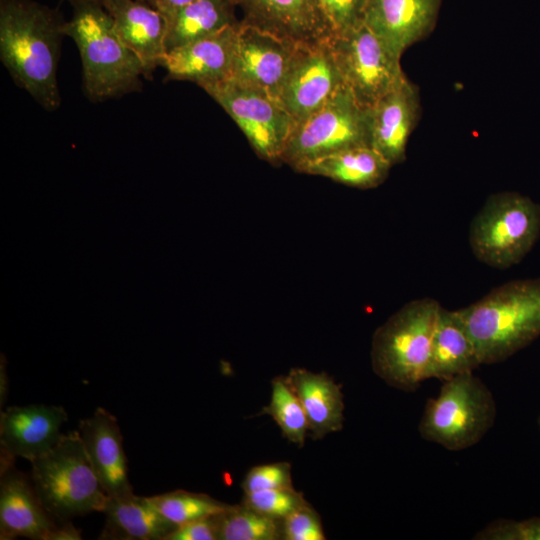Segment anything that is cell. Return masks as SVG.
Here are the masks:
<instances>
[{
    "label": "cell",
    "mask_w": 540,
    "mask_h": 540,
    "mask_svg": "<svg viewBox=\"0 0 540 540\" xmlns=\"http://www.w3.org/2000/svg\"><path fill=\"white\" fill-rule=\"evenodd\" d=\"M66 20L34 0H0V60L15 84L43 109L57 110V80Z\"/></svg>",
    "instance_id": "6da1fadb"
},
{
    "label": "cell",
    "mask_w": 540,
    "mask_h": 540,
    "mask_svg": "<svg viewBox=\"0 0 540 540\" xmlns=\"http://www.w3.org/2000/svg\"><path fill=\"white\" fill-rule=\"evenodd\" d=\"M72 6L64 32L78 48L85 95L101 102L140 91L144 68L117 35L106 9L93 1Z\"/></svg>",
    "instance_id": "7a4b0ae2"
},
{
    "label": "cell",
    "mask_w": 540,
    "mask_h": 540,
    "mask_svg": "<svg viewBox=\"0 0 540 540\" xmlns=\"http://www.w3.org/2000/svg\"><path fill=\"white\" fill-rule=\"evenodd\" d=\"M457 311L481 365L504 361L540 336V278L509 281Z\"/></svg>",
    "instance_id": "3957f363"
},
{
    "label": "cell",
    "mask_w": 540,
    "mask_h": 540,
    "mask_svg": "<svg viewBox=\"0 0 540 540\" xmlns=\"http://www.w3.org/2000/svg\"><path fill=\"white\" fill-rule=\"evenodd\" d=\"M441 307L429 297L412 300L375 331L372 368L388 385L413 391L427 379L431 342Z\"/></svg>",
    "instance_id": "277c9868"
},
{
    "label": "cell",
    "mask_w": 540,
    "mask_h": 540,
    "mask_svg": "<svg viewBox=\"0 0 540 540\" xmlns=\"http://www.w3.org/2000/svg\"><path fill=\"white\" fill-rule=\"evenodd\" d=\"M31 482L54 521L103 512L108 495L100 483L78 431L63 435L46 454L33 461Z\"/></svg>",
    "instance_id": "5b68a950"
},
{
    "label": "cell",
    "mask_w": 540,
    "mask_h": 540,
    "mask_svg": "<svg viewBox=\"0 0 540 540\" xmlns=\"http://www.w3.org/2000/svg\"><path fill=\"white\" fill-rule=\"evenodd\" d=\"M439 394L428 400L419 423L421 437L458 451L478 443L493 426L496 403L485 383L464 372L443 381Z\"/></svg>",
    "instance_id": "8992f818"
},
{
    "label": "cell",
    "mask_w": 540,
    "mask_h": 540,
    "mask_svg": "<svg viewBox=\"0 0 540 540\" xmlns=\"http://www.w3.org/2000/svg\"><path fill=\"white\" fill-rule=\"evenodd\" d=\"M540 237V205L518 192L488 197L470 225L473 255L498 269L518 264Z\"/></svg>",
    "instance_id": "52a82bcc"
},
{
    "label": "cell",
    "mask_w": 540,
    "mask_h": 540,
    "mask_svg": "<svg viewBox=\"0 0 540 540\" xmlns=\"http://www.w3.org/2000/svg\"><path fill=\"white\" fill-rule=\"evenodd\" d=\"M359 146H370L368 109L342 86L319 110L294 125L281 161L296 171L313 160Z\"/></svg>",
    "instance_id": "ba28073f"
},
{
    "label": "cell",
    "mask_w": 540,
    "mask_h": 540,
    "mask_svg": "<svg viewBox=\"0 0 540 540\" xmlns=\"http://www.w3.org/2000/svg\"><path fill=\"white\" fill-rule=\"evenodd\" d=\"M343 84L356 101L370 108L405 78L400 59L365 24L331 39Z\"/></svg>",
    "instance_id": "9c48e42d"
},
{
    "label": "cell",
    "mask_w": 540,
    "mask_h": 540,
    "mask_svg": "<svg viewBox=\"0 0 540 540\" xmlns=\"http://www.w3.org/2000/svg\"><path fill=\"white\" fill-rule=\"evenodd\" d=\"M205 92L234 120L259 158L274 165L282 163L295 122L277 98L232 79Z\"/></svg>",
    "instance_id": "30bf717a"
},
{
    "label": "cell",
    "mask_w": 540,
    "mask_h": 540,
    "mask_svg": "<svg viewBox=\"0 0 540 540\" xmlns=\"http://www.w3.org/2000/svg\"><path fill=\"white\" fill-rule=\"evenodd\" d=\"M330 42L296 45L278 96L295 124L319 110L344 86Z\"/></svg>",
    "instance_id": "8fae6325"
},
{
    "label": "cell",
    "mask_w": 540,
    "mask_h": 540,
    "mask_svg": "<svg viewBox=\"0 0 540 540\" xmlns=\"http://www.w3.org/2000/svg\"><path fill=\"white\" fill-rule=\"evenodd\" d=\"M297 44L240 20L231 79L278 99Z\"/></svg>",
    "instance_id": "7c38bea8"
},
{
    "label": "cell",
    "mask_w": 540,
    "mask_h": 540,
    "mask_svg": "<svg viewBox=\"0 0 540 540\" xmlns=\"http://www.w3.org/2000/svg\"><path fill=\"white\" fill-rule=\"evenodd\" d=\"M242 23L298 44L330 41L332 27L320 0H232Z\"/></svg>",
    "instance_id": "4fadbf2b"
},
{
    "label": "cell",
    "mask_w": 540,
    "mask_h": 540,
    "mask_svg": "<svg viewBox=\"0 0 540 540\" xmlns=\"http://www.w3.org/2000/svg\"><path fill=\"white\" fill-rule=\"evenodd\" d=\"M68 415L60 406H12L1 412V467L21 457L29 460L49 452L62 438Z\"/></svg>",
    "instance_id": "5bb4252c"
},
{
    "label": "cell",
    "mask_w": 540,
    "mask_h": 540,
    "mask_svg": "<svg viewBox=\"0 0 540 540\" xmlns=\"http://www.w3.org/2000/svg\"><path fill=\"white\" fill-rule=\"evenodd\" d=\"M239 24L165 53L168 80L191 81L203 90L231 79Z\"/></svg>",
    "instance_id": "9a60e30c"
},
{
    "label": "cell",
    "mask_w": 540,
    "mask_h": 540,
    "mask_svg": "<svg viewBox=\"0 0 540 540\" xmlns=\"http://www.w3.org/2000/svg\"><path fill=\"white\" fill-rule=\"evenodd\" d=\"M367 109L370 146L392 166L405 161L407 143L420 115L417 86L406 77Z\"/></svg>",
    "instance_id": "2e32d148"
},
{
    "label": "cell",
    "mask_w": 540,
    "mask_h": 540,
    "mask_svg": "<svg viewBox=\"0 0 540 540\" xmlns=\"http://www.w3.org/2000/svg\"><path fill=\"white\" fill-rule=\"evenodd\" d=\"M441 0H368L364 24L399 57L434 28Z\"/></svg>",
    "instance_id": "e0dca14e"
},
{
    "label": "cell",
    "mask_w": 540,
    "mask_h": 540,
    "mask_svg": "<svg viewBox=\"0 0 540 540\" xmlns=\"http://www.w3.org/2000/svg\"><path fill=\"white\" fill-rule=\"evenodd\" d=\"M101 5L121 41L140 60L145 79L151 78L166 53L165 16L146 0H105Z\"/></svg>",
    "instance_id": "ac0fdd59"
},
{
    "label": "cell",
    "mask_w": 540,
    "mask_h": 540,
    "mask_svg": "<svg viewBox=\"0 0 540 540\" xmlns=\"http://www.w3.org/2000/svg\"><path fill=\"white\" fill-rule=\"evenodd\" d=\"M78 433L108 497L132 494L123 437L117 419L99 407L91 417L80 421Z\"/></svg>",
    "instance_id": "d6986e66"
},
{
    "label": "cell",
    "mask_w": 540,
    "mask_h": 540,
    "mask_svg": "<svg viewBox=\"0 0 540 540\" xmlns=\"http://www.w3.org/2000/svg\"><path fill=\"white\" fill-rule=\"evenodd\" d=\"M57 524L41 504L33 484L13 465L1 468L0 535L1 539L22 536L48 540Z\"/></svg>",
    "instance_id": "ffe728a7"
},
{
    "label": "cell",
    "mask_w": 540,
    "mask_h": 540,
    "mask_svg": "<svg viewBox=\"0 0 540 540\" xmlns=\"http://www.w3.org/2000/svg\"><path fill=\"white\" fill-rule=\"evenodd\" d=\"M285 379L304 408L314 439L342 429L343 394L333 379L303 368L291 369Z\"/></svg>",
    "instance_id": "44dd1931"
},
{
    "label": "cell",
    "mask_w": 540,
    "mask_h": 540,
    "mask_svg": "<svg viewBox=\"0 0 540 540\" xmlns=\"http://www.w3.org/2000/svg\"><path fill=\"white\" fill-rule=\"evenodd\" d=\"M480 365L474 342L458 311L441 307L431 342L427 379L445 381Z\"/></svg>",
    "instance_id": "7402d4cb"
},
{
    "label": "cell",
    "mask_w": 540,
    "mask_h": 540,
    "mask_svg": "<svg viewBox=\"0 0 540 540\" xmlns=\"http://www.w3.org/2000/svg\"><path fill=\"white\" fill-rule=\"evenodd\" d=\"M103 536L113 539L164 540L177 526L165 518L150 497H108Z\"/></svg>",
    "instance_id": "603a6c76"
},
{
    "label": "cell",
    "mask_w": 540,
    "mask_h": 540,
    "mask_svg": "<svg viewBox=\"0 0 540 540\" xmlns=\"http://www.w3.org/2000/svg\"><path fill=\"white\" fill-rule=\"evenodd\" d=\"M391 167L371 146H359L313 160L296 171L326 177L354 188L370 189L385 181Z\"/></svg>",
    "instance_id": "cb8c5ba5"
},
{
    "label": "cell",
    "mask_w": 540,
    "mask_h": 540,
    "mask_svg": "<svg viewBox=\"0 0 540 540\" xmlns=\"http://www.w3.org/2000/svg\"><path fill=\"white\" fill-rule=\"evenodd\" d=\"M232 0H196L169 16L166 52L238 24Z\"/></svg>",
    "instance_id": "d4e9b609"
},
{
    "label": "cell",
    "mask_w": 540,
    "mask_h": 540,
    "mask_svg": "<svg viewBox=\"0 0 540 540\" xmlns=\"http://www.w3.org/2000/svg\"><path fill=\"white\" fill-rule=\"evenodd\" d=\"M277 520L246 505L228 506L225 511L216 515L218 539L276 540L282 532Z\"/></svg>",
    "instance_id": "484cf974"
},
{
    "label": "cell",
    "mask_w": 540,
    "mask_h": 540,
    "mask_svg": "<svg viewBox=\"0 0 540 540\" xmlns=\"http://www.w3.org/2000/svg\"><path fill=\"white\" fill-rule=\"evenodd\" d=\"M264 413L271 416L290 442L303 446L309 425L304 408L285 378L272 381L271 399Z\"/></svg>",
    "instance_id": "4316f807"
},
{
    "label": "cell",
    "mask_w": 540,
    "mask_h": 540,
    "mask_svg": "<svg viewBox=\"0 0 540 540\" xmlns=\"http://www.w3.org/2000/svg\"><path fill=\"white\" fill-rule=\"evenodd\" d=\"M150 498L161 514L176 526L218 515L228 508L207 495L182 490Z\"/></svg>",
    "instance_id": "83f0119b"
},
{
    "label": "cell",
    "mask_w": 540,
    "mask_h": 540,
    "mask_svg": "<svg viewBox=\"0 0 540 540\" xmlns=\"http://www.w3.org/2000/svg\"><path fill=\"white\" fill-rule=\"evenodd\" d=\"M245 505L266 516L284 519L307 503L293 488H279L247 493Z\"/></svg>",
    "instance_id": "f1b7e54d"
},
{
    "label": "cell",
    "mask_w": 540,
    "mask_h": 540,
    "mask_svg": "<svg viewBox=\"0 0 540 540\" xmlns=\"http://www.w3.org/2000/svg\"><path fill=\"white\" fill-rule=\"evenodd\" d=\"M334 37L344 35L364 24L368 0H320Z\"/></svg>",
    "instance_id": "f546056e"
},
{
    "label": "cell",
    "mask_w": 540,
    "mask_h": 540,
    "mask_svg": "<svg viewBox=\"0 0 540 540\" xmlns=\"http://www.w3.org/2000/svg\"><path fill=\"white\" fill-rule=\"evenodd\" d=\"M479 540H540V517L495 520L474 537Z\"/></svg>",
    "instance_id": "4dcf8cb0"
},
{
    "label": "cell",
    "mask_w": 540,
    "mask_h": 540,
    "mask_svg": "<svg viewBox=\"0 0 540 540\" xmlns=\"http://www.w3.org/2000/svg\"><path fill=\"white\" fill-rule=\"evenodd\" d=\"M245 494L279 488H292L291 471L288 463H271L253 467L243 482Z\"/></svg>",
    "instance_id": "1f68e13d"
},
{
    "label": "cell",
    "mask_w": 540,
    "mask_h": 540,
    "mask_svg": "<svg viewBox=\"0 0 540 540\" xmlns=\"http://www.w3.org/2000/svg\"><path fill=\"white\" fill-rule=\"evenodd\" d=\"M282 532L287 540H324L326 538L317 514L308 505L284 518Z\"/></svg>",
    "instance_id": "d6a6232c"
},
{
    "label": "cell",
    "mask_w": 540,
    "mask_h": 540,
    "mask_svg": "<svg viewBox=\"0 0 540 540\" xmlns=\"http://www.w3.org/2000/svg\"><path fill=\"white\" fill-rule=\"evenodd\" d=\"M218 527L216 515L177 526L164 540H216Z\"/></svg>",
    "instance_id": "836d02e7"
},
{
    "label": "cell",
    "mask_w": 540,
    "mask_h": 540,
    "mask_svg": "<svg viewBox=\"0 0 540 540\" xmlns=\"http://www.w3.org/2000/svg\"><path fill=\"white\" fill-rule=\"evenodd\" d=\"M81 539L79 531L68 521L57 525L51 532L48 540H79Z\"/></svg>",
    "instance_id": "e575fe53"
},
{
    "label": "cell",
    "mask_w": 540,
    "mask_h": 540,
    "mask_svg": "<svg viewBox=\"0 0 540 540\" xmlns=\"http://www.w3.org/2000/svg\"><path fill=\"white\" fill-rule=\"evenodd\" d=\"M149 4L159 10L165 17L172 14L177 9L188 5L196 0H146Z\"/></svg>",
    "instance_id": "d590c367"
},
{
    "label": "cell",
    "mask_w": 540,
    "mask_h": 540,
    "mask_svg": "<svg viewBox=\"0 0 540 540\" xmlns=\"http://www.w3.org/2000/svg\"><path fill=\"white\" fill-rule=\"evenodd\" d=\"M7 394V377L5 373V367L1 365L0 368V404L1 407L3 406V403L5 402Z\"/></svg>",
    "instance_id": "8d00e7d4"
},
{
    "label": "cell",
    "mask_w": 540,
    "mask_h": 540,
    "mask_svg": "<svg viewBox=\"0 0 540 540\" xmlns=\"http://www.w3.org/2000/svg\"><path fill=\"white\" fill-rule=\"evenodd\" d=\"M71 3V5H74L79 2H87V1H93L102 4L105 0H67Z\"/></svg>",
    "instance_id": "74e56055"
},
{
    "label": "cell",
    "mask_w": 540,
    "mask_h": 540,
    "mask_svg": "<svg viewBox=\"0 0 540 540\" xmlns=\"http://www.w3.org/2000/svg\"><path fill=\"white\" fill-rule=\"evenodd\" d=\"M538 423H539V428H540V417H539Z\"/></svg>",
    "instance_id": "f35d334b"
}]
</instances>
